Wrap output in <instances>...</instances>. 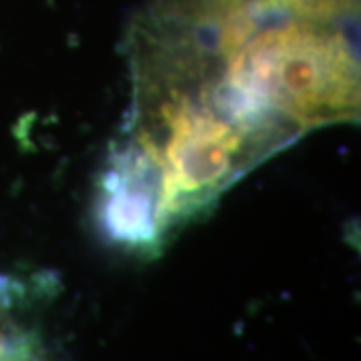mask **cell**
<instances>
[{"mask_svg":"<svg viewBox=\"0 0 361 361\" xmlns=\"http://www.w3.org/2000/svg\"><path fill=\"white\" fill-rule=\"evenodd\" d=\"M360 0H155L135 28L149 89L259 163L360 115Z\"/></svg>","mask_w":361,"mask_h":361,"instance_id":"cell-1","label":"cell"},{"mask_svg":"<svg viewBox=\"0 0 361 361\" xmlns=\"http://www.w3.org/2000/svg\"><path fill=\"white\" fill-rule=\"evenodd\" d=\"M0 361H35L30 336L11 327H0Z\"/></svg>","mask_w":361,"mask_h":361,"instance_id":"cell-2","label":"cell"}]
</instances>
